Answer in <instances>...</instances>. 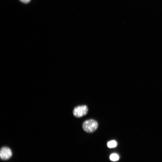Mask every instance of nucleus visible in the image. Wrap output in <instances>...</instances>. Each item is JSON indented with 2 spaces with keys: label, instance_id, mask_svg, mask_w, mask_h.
<instances>
[{
  "label": "nucleus",
  "instance_id": "f257e3e1",
  "mask_svg": "<svg viewBox=\"0 0 162 162\" xmlns=\"http://www.w3.org/2000/svg\"><path fill=\"white\" fill-rule=\"evenodd\" d=\"M97 122L94 119H90L84 122L82 124L83 130L86 132L92 133L94 132L98 127Z\"/></svg>",
  "mask_w": 162,
  "mask_h": 162
},
{
  "label": "nucleus",
  "instance_id": "f03ea898",
  "mask_svg": "<svg viewBox=\"0 0 162 162\" xmlns=\"http://www.w3.org/2000/svg\"><path fill=\"white\" fill-rule=\"evenodd\" d=\"M88 108L86 105L78 106L74 109L73 114L75 117L80 118L86 115L88 112Z\"/></svg>",
  "mask_w": 162,
  "mask_h": 162
},
{
  "label": "nucleus",
  "instance_id": "7ed1b4c3",
  "mask_svg": "<svg viewBox=\"0 0 162 162\" xmlns=\"http://www.w3.org/2000/svg\"><path fill=\"white\" fill-rule=\"evenodd\" d=\"M12 155L11 149L6 147H2L0 151V157L1 159L5 160L10 158Z\"/></svg>",
  "mask_w": 162,
  "mask_h": 162
},
{
  "label": "nucleus",
  "instance_id": "20e7f679",
  "mask_svg": "<svg viewBox=\"0 0 162 162\" xmlns=\"http://www.w3.org/2000/svg\"><path fill=\"white\" fill-rule=\"evenodd\" d=\"M117 145V143L116 141L114 140L110 141L107 143V146L109 148L115 147Z\"/></svg>",
  "mask_w": 162,
  "mask_h": 162
},
{
  "label": "nucleus",
  "instance_id": "39448f33",
  "mask_svg": "<svg viewBox=\"0 0 162 162\" xmlns=\"http://www.w3.org/2000/svg\"><path fill=\"white\" fill-rule=\"evenodd\" d=\"M110 160L112 161H116L118 160L119 158L118 155L116 153L111 154L110 157Z\"/></svg>",
  "mask_w": 162,
  "mask_h": 162
},
{
  "label": "nucleus",
  "instance_id": "423d86ee",
  "mask_svg": "<svg viewBox=\"0 0 162 162\" xmlns=\"http://www.w3.org/2000/svg\"><path fill=\"white\" fill-rule=\"evenodd\" d=\"M20 1L24 3H27L30 2L31 0H19Z\"/></svg>",
  "mask_w": 162,
  "mask_h": 162
}]
</instances>
